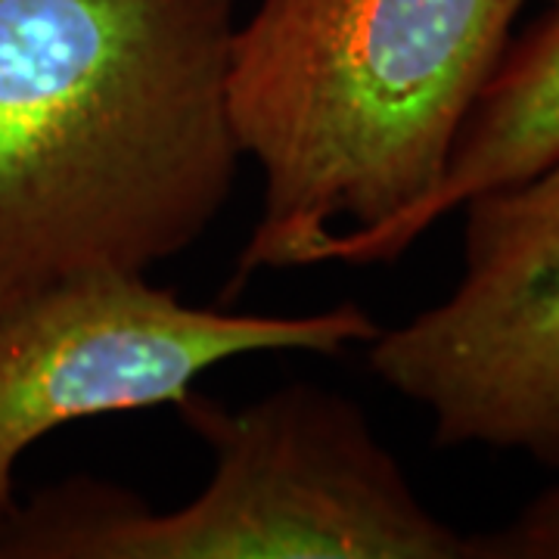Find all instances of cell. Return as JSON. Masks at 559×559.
I'll return each mask as SVG.
<instances>
[{"label":"cell","instance_id":"obj_1","mask_svg":"<svg viewBox=\"0 0 559 559\" xmlns=\"http://www.w3.org/2000/svg\"><path fill=\"white\" fill-rule=\"evenodd\" d=\"M234 25L237 0H0V314L212 227L242 159Z\"/></svg>","mask_w":559,"mask_h":559},{"label":"cell","instance_id":"obj_2","mask_svg":"<svg viewBox=\"0 0 559 559\" xmlns=\"http://www.w3.org/2000/svg\"><path fill=\"white\" fill-rule=\"evenodd\" d=\"M525 0H259L224 103L264 178L237 280L399 259Z\"/></svg>","mask_w":559,"mask_h":559},{"label":"cell","instance_id":"obj_3","mask_svg":"<svg viewBox=\"0 0 559 559\" xmlns=\"http://www.w3.org/2000/svg\"><path fill=\"white\" fill-rule=\"evenodd\" d=\"M175 411L212 454L197 498L153 510L72 476L0 507V559H476L340 392L296 382L224 407L193 389Z\"/></svg>","mask_w":559,"mask_h":559},{"label":"cell","instance_id":"obj_4","mask_svg":"<svg viewBox=\"0 0 559 559\" xmlns=\"http://www.w3.org/2000/svg\"><path fill=\"white\" fill-rule=\"evenodd\" d=\"M358 305L237 314L180 301L146 274L62 280L0 314V507L20 457L53 429L178 404L200 377L246 355H340L380 336Z\"/></svg>","mask_w":559,"mask_h":559},{"label":"cell","instance_id":"obj_5","mask_svg":"<svg viewBox=\"0 0 559 559\" xmlns=\"http://www.w3.org/2000/svg\"><path fill=\"white\" fill-rule=\"evenodd\" d=\"M466 209L448 299L382 326L367 360L432 417L439 448L481 444L559 469V159Z\"/></svg>","mask_w":559,"mask_h":559},{"label":"cell","instance_id":"obj_6","mask_svg":"<svg viewBox=\"0 0 559 559\" xmlns=\"http://www.w3.org/2000/svg\"><path fill=\"white\" fill-rule=\"evenodd\" d=\"M559 159V7L507 44L495 75L463 124L451 165L432 200L401 234V252L463 202L528 178Z\"/></svg>","mask_w":559,"mask_h":559},{"label":"cell","instance_id":"obj_7","mask_svg":"<svg viewBox=\"0 0 559 559\" xmlns=\"http://www.w3.org/2000/svg\"><path fill=\"white\" fill-rule=\"evenodd\" d=\"M476 559H559V481L498 532L473 535Z\"/></svg>","mask_w":559,"mask_h":559},{"label":"cell","instance_id":"obj_8","mask_svg":"<svg viewBox=\"0 0 559 559\" xmlns=\"http://www.w3.org/2000/svg\"><path fill=\"white\" fill-rule=\"evenodd\" d=\"M550 3H554V7H559V0H550Z\"/></svg>","mask_w":559,"mask_h":559}]
</instances>
